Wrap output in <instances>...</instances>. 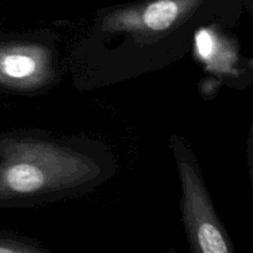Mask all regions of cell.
I'll list each match as a JSON object with an SVG mask.
<instances>
[{
	"instance_id": "obj_1",
	"label": "cell",
	"mask_w": 253,
	"mask_h": 253,
	"mask_svg": "<svg viewBox=\"0 0 253 253\" xmlns=\"http://www.w3.org/2000/svg\"><path fill=\"white\" fill-rule=\"evenodd\" d=\"M179 168L184 194V216L193 242L199 251L205 253L230 252L225 235L197 172L187 162H180Z\"/></svg>"
},
{
	"instance_id": "obj_2",
	"label": "cell",
	"mask_w": 253,
	"mask_h": 253,
	"mask_svg": "<svg viewBox=\"0 0 253 253\" xmlns=\"http://www.w3.org/2000/svg\"><path fill=\"white\" fill-rule=\"evenodd\" d=\"M185 0H156L141 12L140 21L152 31H162L182 14Z\"/></svg>"
},
{
	"instance_id": "obj_3",
	"label": "cell",
	"mask_w": 253,
	"mask_h": 253,
	"mask_svg": "<svg viewBox=\"0 0 253 253\" xmlns=\"http://www.w3.org/2000/svg\"><path fill=\"white\" fill-rule=\"evenodd\" d=\"M25 251H35V249H29V247H24L12 240L5 239V237L0 236V252H25Z\"/></svg>"
}]
</instances>
